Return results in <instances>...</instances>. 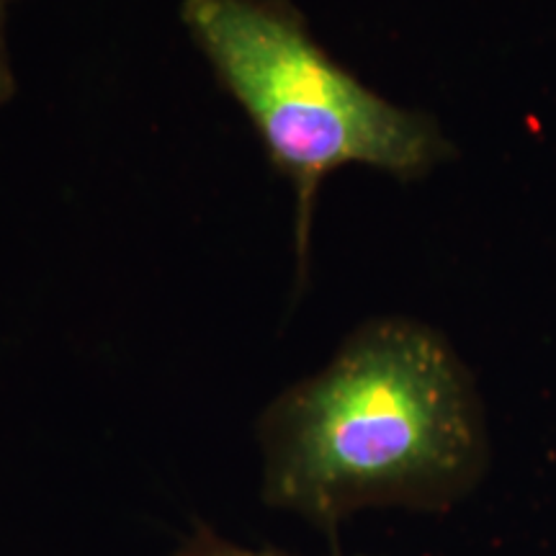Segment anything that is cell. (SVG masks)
<instances>
[{
	"instance_id": "6da1fadb",
	"label": "cell",
	"mask_w": 556,
	"mask_h": 556,
	"mask_svg": "<svg viewBox=\"0 0 556 556\" xmlns=\"http://www.w3.org/2000/svg\"><path fill=\"white\" fill-rule=\"evenodd\" d=\"M261 497L317 528L371 507L448 510L482 479L490 441L467 366L441 332L379 317L258 417Z\"/></svg>"
},
{
	"instance_id": "7a4b0ae2",
	"label": "cell",
	"mask_w": 556,
	"mask_h": 556,
	"mask_svg": "<svg viewBox=\"0 0 556 556\" xmlns=\"http://www.w3.org/2000/svg\"><path fill=\"white\" fill-rule=\"evenodd\" d=\"M178 18L294 189L299 283L307 278L315 201L330 173L364 165L420 180L454 155L433 116L361 83L319 45L291 0H184Z\"/></svg>"
},
{
	"instance_id": "3957f363",
	"label": "cell",
	"mask_w": 556,
	"mask_h": 556,
	"mask_svg": "<svg viewBox=\"0 0 556 556\" xmlns=\"http://www.w3.org/2000/svg\"><path fill=\"white\" fill-rule=\"evenodd\" d=\"M178 556H294V554L281 552V548L238 544V541L219 536V533L212 531V528L199 526L197 531L184 539V544L178 548Z\"/></svg>"
},
{
	"instance_id": "277c9868",
	"label": "cell",
	"mask_w": 556,
	"mask_h": 556,
	"mask_svg": "<svg viewBox=\"0 0 556 556\" xmlns=\"http://www.w3.org/2000/svg\"><path fill=\"white\" fill-rule=\"evenodd\" d=\"M9 9L11 5L0 3V109L16 93V75H13L11 67L9 37H5V29H9Z\"/></svg>"
},
{
	"instance_id": "5b68a950",
	"label": "cell",
	"mask_w": 556,
	"mask_h": 556,
	"mask_svg": "<svg viewBox=\"0 0 556 556\" xmlns=\"http://www.w3.org/2000/svg\"><path fill=\"white\" fill-rule=\"evenodd\" d=\"M0 3H5V5H11V3H13V0H0Z\"/></svg>"
}]
</instances>
